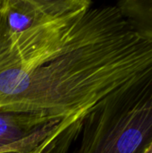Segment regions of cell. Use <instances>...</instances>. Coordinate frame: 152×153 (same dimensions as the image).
<instances>
[{"instance_id":"52a82bcc","label":"cell","mask_w":152,"mask_h":153,"mask_svg":"<svg viewBox=\"0 0 152 153\" xmlns=\"http://www.w3.org/2000/svg\"><path fill=\"white\" fill-rule=\"evenodd\" d=\"M0 2H1V0H0Z\"/></svg>"},{"instance_id":"7a4b0ae2","label":"cell","mask_w":152,"mask_h":153,"mask_svg":"<svg viewBox=\"0 0 152 153\" xmlns=\"http://www.w3.org/2000/svg\"><path fill=\"white\" fill-rule=\"evenodd\" d=\"M76 153H144L152 142V67L124 83L87 114Z\"/></svg>"},{"instance_id":"277c9868","label":"cell","mask_w":152,"mask_h":153,"mask_svg":"<svg viewBox=\"0 0 152 153\" xmlns=\"http://www.w3.org/2000/svg\"><path fill=\"white\" fill-rule=\"evenodd\" d=\"M92 5L90 0H1L0 36H14Z\"/></svg>"},{"instance_id":"5b68a950","label":"cell","mask_w":152,"mask_h":153,"mask_svg":"<svg viewBox=\"0 0 152 153\" xmlns=\"http://www.w3.org/2000/svg\"><path fill=\"white\" fill-rule=\"evenodd\" d=\"M116 5L133 30L152 42V0H121Z\"/></svg>"},{"instance_id":"8992f818","label":"cell","mask_w":152,"mask_h":153,"mask_svg":"<svg viewBox=\"0 0 152 153\" xmlns=\"http://www.w3.org/2000/svg\"><path fill=\"white\" fill-rule=\"evenodd\" d=\"M144 153H152V142L150 144V146L148 147V149L146 150V152Z\"/></svg>"},{"instance_id":"6da1fadb","label":"cell","mask_w":152,"mask_h":153,"mask_svg":"<svg viewBox=\"0 0 152 153\" xmlns=\"http://www.w3.org/2000/svg\"><path fill=\"white\" fill-rule=\"evenodd\" d=\"M151 67V41L116 4L92 5L0 37V110L86 117L103 98Z\"/></svg>"},{"instance_id":"3957f363","label":"cell","mask_w":152,"mask_h":153,"mask_svg":"<svg viewBox=\"0 0 152 153\" xmlns=\"http://www.w3.org/2000/svg\"><path fill=\"white\" fill-rule=\"evenodd\" d=\"M85 117L0 110V153H65L80 135Z\"/></svg>"}]
</instances>
